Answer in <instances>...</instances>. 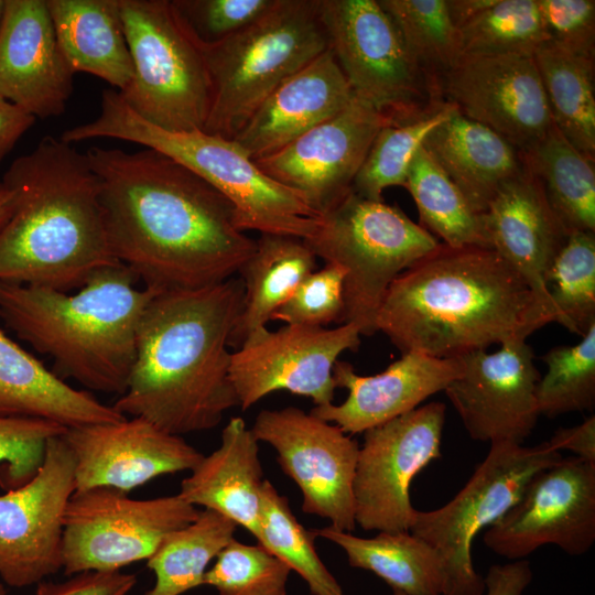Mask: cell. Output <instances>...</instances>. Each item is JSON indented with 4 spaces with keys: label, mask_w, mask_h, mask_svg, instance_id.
<instances>
[{
    "label": "cell",
    "mask_w": 595,
    "mask_h": 595,
    "mask_svg": "<svg viewBox=\"0 0 595 595\" xmlns=\"http://www.w3.org/2000/svg\"><path fill=\"white\" fill-rule=\"evenodd\" d=\"M405 188L418 207L420 226L442 238L443 244L491 248L483 214L469 206L422 145L411 160Z\"/></svg>",
    "instance_id": "e575fe53"
},
{
    "label": "cell",
    "mask_w": 595,
    "mask_h": 595,
    "mask_svg": "<svg viewBox=\"0 0 595 595\" xmlns=\"http://www.w3.org/2000/svg\"><path fill=\"white\" fill-rule=\"evenodd\" d=\"M291 569L261 544H246L235 538L206 571L204 585L219 595H286Z\"/></svg>",
    "instance_id": "b9f144b4"
},
{
    "label": "cell",
    "mask_w": 595,
    "mask_h": 595,
    "mask_svg": "<svg viewBox=\"0 0 595 595\" xmlns=\"http://www.w3.org/2000/svg\"><path fill=\"white\" fill-rule=\"evenodd\" d=\"M496 0H446L450 18L459 29L475 15L489 8Z\"/></svg>",
    "instance_id": "816d5d0a"
},
{
    "label": "cell",
    "mask_w": 595,
    "mask_h": 595,
    "mask_svg": "<svg viewBox=\"0 0 595 595\" xmlns=\"http://www.w3.org/2000/svg\"><path fill=\"white\" fill-rule=\"evenodd\" d=\"M521 155L541 182L549 205L567 235L595 232V160L575 149L554 125Z\"/></svg>",
    "instance_id": "d6a6232c"
},
{
    "label": "cell",
    "mask_w": 595,
    "mask_h": 595,
    "mask_svg": "<svg viewBox=\"0 0 595 595\" xmlns=\"http://www.w3.org/2000/svg\"><path fill=\"white\" fill-rule=\"evenodd\" d=\"M422 147L478 214L523 170L521 151L457 110L426 134Z\"/></svg>",
    "instance_id": "83f0119b"
},
{
    "label": "cell",
    "mask_w": 595,
    "mask_h": 595,
    "mask_svg": "<svg viewBox=\"0 0 595 595\" xmlns=\"http://www.w3.org/2000/svg\"><path fill=\"white\" fill-rule=\"evenodd\" d=\"M61 51L74 73L122 91L133 77L119 0H46Z\"/></svg>",
    "instance_id": "f1b7e54d"
},
{
    "label": "cell",
    "mask_w": 595,
    "mask_h": 595,
    "mask_svg": "<svg viewBox=\"0 0 595 595\" xmlns=\"http://www.w3.org/2000/svg\"><path fill=\"white\" fill-rule=\"evenodd\" d=\"M256 539L291 571L298 573L312 595H344L340 584L315 550V537L300 523L288 498L268 479H264L261 489Z\"/></svg>",
    "instance_id": "8d00e7d4"
},
{
    "label": "cell",
    "mask_w": 595,
    "mask_h": 595,
    "mask_svg": "<svg viewBox=\"0 0 595 595\" xmlns=\"http://www.w3.org/2000/svg\"><path fill=\"white\" fill-rule=\"evenodd\" d=\"M94 138L125 140L156 150L186 166L234 206L237 227L246 232L309 239L321 215L298 194L264 174L232 140L203 130L166 131L139 117L119 91L105 89L95 120L65 130L67 143Z\"/></svg>",
    "instance_id": "8992f818"
},
{
    "label": "cell",
    "mask_w": 595,
    "mask_h": 595,
    "mask_svg": "<svg viewBox=\"0 0 595 595\" xmlns=\"http://www.w3.org/2000/svg\"><path fill=\"white\" fill-rule=\"evenodd\" d=\"M458 30L463 55H533L549 42L537 0H496Z\"/></svg>",
    "instance_id": "f35d334b"
},
{
    "label": "cell",
    "mask_w": 595,
    "mask_h": 595,
    "mask_svg": "<svg viewBox=\"0 0 595 595\" xmlns=\"http://www.w3.org/2000/svg\"><path fill=\"white\" fill-rule=\"evenodd\" d=\"M491 248L529 284L553 322L547 275L567 239L539 178L526 166L506 181L483 214Z\"/></svg>",
    "instance_id": "cb8c5ba5"
},
{
    "label": "cell",
    "mask_w": 595,
    "mask_h": 595,
    "mask_svg": "<svg viewBox=\"0 0 595 595\" xmlns=\"http://www.w3.org/2000/svg\"><path fill=\"white\" fill-rule=\"evenodd\" d=\"M304 241L316 258L345 271L344 323L356 324L365 336L376 333V315L393 280L439 245L398 206L353 190L321 215Z\"/></svg>",
    "instance_id": "ba28073f"
},
{
    "label": "cell",
    "mask_w": 595,
    "mask_h": 595,
    "mask_svg": "<svg viewBox=\"0 0 595 595\" xmlns=\"http://www.w3.org/2000/svg\"><path fill=\"white\" fill-rule=\"evenodd\" d=\"M17 204V191L3 181H0V231L13 215Z\"/></svg>",
    "instance_id": "f5cc1de1"
},
{
    "label": "cell",
    "mask_w": 595,
    "mask_h": 595,
    "mask_svg": "<svg viewBox=\"0 0 595 595\" xmlns=\"http://www.w3.org/2000/svg\"><path fill=\"white\" fill-rule=\"evenodd\" d=\"M316 257L303 239L261 234L256 250L241 266L244 303L229 337L239 349L267 329L273 313L292 295L302 280L317 268Z\"/></svg>",
    "instance_id": "f546056e"
},
{
    "label": "cell",
    "mask_w": 595,
    "mask_h": 595,
    "mask_svg": "<svg viewBox=\"0 0 595 595\" xmlns=\"http://www.w3.org/2000/svg\"><path fill=\"white\" fill-rule=\"evenodd\" d=\"M239 526L209 509L167 534L147 560L154 585L142 595H182L204 585L209 563L235 538Z\"/></svg>",
    "instance_id": "836d02e7"
},
{
    "label": "cell",
    "mask_w": 595,
    "mask_h": 595,
    "mask_svg": "<svg viewBox=\"0 0 595 595\" xmlns=\"http://www.w3.org/2000/svg\"><path fill=\"white\" fill-rule=\"evenodd\" d=\"M75 493V462L63 436L48 440L37 473L0 495V577L12 587L63 567V520Z\"/></svg>",
    "instance_id": "2e32d148"
},
{
    "label": "cell",
    "mask_w": 595,
    "mask_h": 595,
    "mask_svg": "<svg viewBox=\"0 0 595 595\" xmlns=\"http://www.w3.org/2000/svg\"><path fill=\"white\" fill-rule=\"evenodd\" d=\"M204 43L224 39L267 13L277 0H173Z\"/></svg>",
    "instance_id": "f6af8a7d"
},
{
    "label": "cell",
    "mask_w": 595,
    "mask_h": 595,
    "mask_svg": "<svg viewBox=\"0 0 595 595\" xmlns=\"http://www.w3.org/2000/svg\"><path fill=\"white\" fill-rule=\"evenodd\" d=\"M549 323L532 289L493 248L439 242L393 280L375 327L402 354L443 359L526 340Z\"/></svg>",
    "instance_id": "3957f363"
},
{
    "label": "cell",
    "mask_w": 595,
    "mask_h": 595,
    "mask_svg": "<svg viewBox=\"0 0 595 595\" xmlns=\"http://www.w3.org/2000/svg\"><path fill=\"white\" fill-rule=\"evenodd\" d=\"M318 13L354 95L391 126L430 117L446 105L377 0H318Z\"/></svg>",
    "instance_id": "30bf717a"
},
{
    "label": "cell",
    "mask_w": 595,
    "mask_h": 595,
    "mask_svg": "<svg viewBox=\"0 0 595 595\" xmlns=\"http://www.w3.org/2000/svg\"><path fill=\"white\" fill-rule=\"evenodd\" d=\"M360 328L284 325L268 328L231 354L229 376L242 411L278 390L310 398L315 407L333 403V368L346 350L360 345Z\"/></svg>",
    "instance_id": "e0dca14e"
},
{
    "label": "cell",
    "mask_w": 595,
    "mask_h": 595,
    "mask_svg": "<svg viewBox=\"0 0 595 595\" xmlns=\"http://www.w3.org/2000/svg\"><path fill=\"white\" fill-rule=\"evenodd\" d=\"M549 43L595 55L594 0H537Z\"/></svg>",
    "instance_id": "bcb514c9"
},
{
    "label": "cell",
    "mask_w": 595,
    "mask_h": 595,
    "mask_svg": "<svg viewBox=\"0 0 595 595\" xmlns=\"http://www.w3.org/2000/svg\"><path fill=\"white\" fill-rule=\"evenodd\" d=\"M99 182L116 260L156 291L194 290L239 272L256 240L235 221L234 206L199 175L153 150L86 151Z\"/></svg>",
    "instance_id": "6da1fadb"
},
{
    "label": "cell",
    "mask_w": 595,
    "mask_h": 595,
    "mask_svg": "<svg viewBox=\"0 0 595 595\" xmlns=\"http://www.w3.org/2000/svg\"><path fill=\"white\" fill-rule=\"evenodd\" d=\"M137 576L120 571L83 572L67 581L37 583L35 595H128L137 584Z\"/></svg>",
    "instance_id": "7dc6e473"
},
{
    "label": "cell",
    "mask_w": 595,
    "mask_h": 595,
    "mask_svg": "<svg viewBox=\"0 0 595 595\" xmlns=\"http://www.w3.org/2000/svg\"><path fill=\"white\" fill-rule=\"evenodd\" d=\"M393 595H407V594H404L402 592H399V591H393Z\"/></svg>",
    "instance_id": "9f6ffc18"
},
{
    "label": "cell",
    "mask_w": 595,
    "mask_h": 595,
    "mask_svg": "<svg viewBox=\"0 0 595 595\" xmlns=\"http://www.w3.org/2000/svg\"><path fill=\"white\" fill-rule=\"evenodd\" d=\"M345 271L333 263L307 274L271 320L285 325L324 327L344 323Z\"/></svg>",
    "instance_id": "ee69618b"
},
{
    "label": "cell",
    "mask_w": 595,
    "mask_h": 595,
    "mask_svg": "<svg viewBox=\"0 0 595 595\" xmlns=\"http://www.w3.org/2000/svg\"><path fill=\"white\" fill-rule=\"evenodd\" d=\"M244 293L240 277L158 292L141 315L133 366L115 410L180 436L217 426L239 405L228 347Z\"/></svg>",
    "instance_id": "7a4b0ae2"
},
{
    "label": "cell",
    "mask_w": 595,
    "mask_h": 595,
    "mask_svg": "<svg viewBox=\"0 0 595 595\" xmlns=\"http://www.w3.org/2000/svg\"><path fill=\"white\" fill-rule=\"evenodd\" d=\"M562 457L549 442L534 446L490 443L487 456L453 499L434 510L415 509L410 532L439 553L445 572L444 595H484V577L472 560L473 540L518 501L537 473Z\"/></svg>",
    "instance_id": "8fae6325"
},
{
    "label": "cell",
    "mask_w": 595,
    "mask_h": 595,
    "mask_svg": "<svg viewBox=\"0 0 595 595\" xmlns=\"http://www.w3.org/2000/svg\"><path fill=\"white\" fill-rule=\"evenodd\" d=\"M500 346L491 354L462 356V371L444 392L473 440L522 444L540 416L536 389L541 376L526 340Z\"/></svg>",
    "instance_id": "ffe728a7"
},
{
    "label": "cell",
    "mask_w": 595,
    "mask_h": 595,
    "mask_svg": "<svg viewBox=\"0 0 595 595\" xmlns=\"http://www.w3.org/2000/svg\"><path fill=\"white\" fill-rule=\"evenodd\" d=\"M138 281L120 262L94 272L74 294L0 281V318L53 359L58 378L119 397L133 366L141 315L160 292L139 289Z\"/></svg>",
    "instance_id": "5b68a950"
},
{
    "label": "cell",
    "mask_w": 595,
    "mask_h": 595,
    "mask_svg": "<svg viewBox=\"0 0 595 595\" xmlns=\"http://www.w3.org/2000/svg\"><path fill=\"white\" fill-rule=\"evenodd\" d=\"M0 415L43 419L66 429L127 418L88 391L67 385L1 329Z\"/></svg>",
    "instance_id": "4316f807"
},
{
    "label": "cell",
    "mask_w": 595,
    "mask_h": 595,
    "mask_svg": "<svg viewBox=\"0 0 595 595\" xmlns=\"http://www.w3.org/2000/svg\"><path fill=\"white\" fill-rule=\"evenodd\" d=\"M4 1L6 0H0V25H1V20H2L3 10H4Z\"/></svg>",
    "instance_id": "db71d44e"
},
{
    "label": "cell",
    "mask_w": 595,
    "mask_h": 595,
    "mask_svg": "<svg viewBox=\"0 0 595 595\" xmlns=\"http://www.w3.org/2000/svg\"><path fill=\"white\" fill-rule=\"evenodd\" d=\"M548 442L559 452L570 451L575 457L595 464L594 414L578 425L558 429Z\"/></svg>",
    "instance_id": "681fc988"
},
{
    "label": "cell",
    "mask_w": 595,
    "mask_h": 595,
    "mask_svg": "<svg viewBox=\"0 0 595 595\" xmlns=\"http://www.w3.org/2000/svg\"><path fill=\"white\" fill-rule=\"evenodd\" d=\"M0 595H7L3 584L0 582Z\"/></svg>",
    "instance_id": "11a10c76"
},
{
    "label": "cell",
    "mask_w": 595,
    "mask_h": 595,
    "mask_svg": "<svg viewBox=\"0 0 595 595\" xmlns=\"http://www.w3.org/2000/svg\"><path fill=\"white\" fill-rule=\"evenodd\" d=\"M74 72L46 0H6L0 25V97L36 118L65 111Z\"/></svg>",
    "instance_id": "7402d4cb"
},
{
    "label": "cell",
    "mask_w": 595,
    "mask_h": 595,
    "mask_svg": "<svg viewBox=\"0 0 595 595\" xmlns=\"http://www.w3.org/2000/svg\"><path fill=\"white\" fill-rule=\"evenodd\" d=\"M533 58L553 125L575 149L595 160V55L548 42Z\"/></svg>",
    "instance_id": "1f68e13d"
},
{
    "label": "cell",
    "mask_w": 595,
    "mask_h": 595,
    "mask_svg": "<svg viewBox=\"0 0 595 595\" xmlns=\"http://www.w3.org/2000/svg\"><path fill=\"white\" fill-rule=\"evenodd\" d=\"M66 428L43 419L0 415V486L26 484L41 467L48 440Z\"/></svg>",
    "instance_id": "7bdbcfd3"
},
{
    "label": "cell",
    "mask_w": 595,
    "mask_h": 595,
    "mask_svg": "<svg viewBox=\"0 0 595 595\" xmlns=\"http://www.w3.org/2000/svg\"><path fill=\"white\" fill-rule=\"evenodd\" d=\"M354 97L327 48L280 84L232 140L253 161L266 158L342 111Z\"/></svg>",
    "instance_id": "d4e9b609"
},
{
    "label": "cell",
    "mask_w": 595,
    "mask_h": 595,
    "mask_svg": "<svg viewBox=\"0 0 595 595\" xmlns=\"http://www.w3.org/2000/svg\"><path fill=\"white\" fill-rule=\"evenodd\" d=\"M315 538L338 545L353 567L383 580L407 595H444L445 572L434 548L410 531L361 538L331 526L310 529Z\"/></svg>",
    "instance_id": "4dcf8cb0"
},
{
    "label": "cell",
    "mask_w": 595,
    "mask_h": 595,
    "mask_svg": "<svg viewBox=\"0 0 595 595\" xmlns=\"http://www.w3.org/2000/svg\"><path fill=\"white\" fill-rule=\"evenodd\" d=\"M418 66L440 90L442 77L463 56L459 30L446 0H377Z\"/></svg>",
    "instance_id": "d590c367"
},
{
    "label": "cell",
    "mask_w": 595,
    "mask_h": 595,
    "mask_svg": "<svg viewBox=\"0 0 595 595\" xmlns=\"http://www.w3.org/2000/svg\"><path fill=\"white\" fill-rule=\"evenodd\" d=\"M250 430L277 452L281 469L302 493L304 513L327 519L337 530H355L356 440L295 407L261 410Z\"/></svg>",
    "instance_id": "5bb4252c"
},
{
    "label": "cell",
    "mask_w": 595,
    "mask_h": 595,
    "mask_svg": "<svg viewBox=\"0 0 595 595\" xmlns=\"http://www.w3.org/2000/svg\"><path fill=\"white\" fill-rule=\"evenodd\" d=\"M133 64L119 91L147 122L166 131L204 130L212 99L203 42L173 1L119 0Z\"/></svg>",
    "instance_id": "9c48e42d"
},
{
    "label": "cell",
    "mask_w": 595,
    "mask_h": 595,
    "mask_svg": "<svg viewBox=\"0 0 595 595\" xmlns=\"http://www.w3.org/2000/svg\"><path fill=\"white\" fill-rule=\"evenodd\" d=\"M483 541L511 561L547 544L572 556L587 553L595 542V464L562 457L537 473Z\"/></svg>",
    "instance_id": "9a60e30c"
},
{
    "label": "cell",
    "mask_w": 595,
    "mask_h": 595,
    "mask_svg": "<svg viewBox=\"0 0 595 595\" xmlns=\"http://www.w3.org/2000/svg\"><path fill=\"white\" fill-rule=\"evenodd\" d=\"M553 322L578 336L595 324V232L567 239L547 275Z\"/></svg>",
    "instance_id": "74e56055"
},
{
    "label": "cell",
    "mask_w": 595,
    "mask_h": 595,
    "mask_svg": "<svg viewBox=\"0 0 595 595\" xmlns=\"http://www.w3.org/2000/svg\"><path fill=\"white\" fill-rule=\"evenodd\" d=\"M389 125L385 116L355 96L335 116L255 162L322 215L353 190L376 136Z\"/></svg>",
    "instance_id": "d6986e66"
},
{
    "label": "cell",
    "mask_w": 595,
    "mask_h": 595,
    "mask_svg": "<svg viewBox=\"0 0 595 595\" xmlns=\"http://www.w3.org/2000/svg\"><path fill=\"white\" fill-rule=\"evenodd\" d=\"M440 89L445 104L521 152L553 126L533 55H463L442 77Z\"/></svg>",
    "instance_id": "ac0fdd59"
},
{
    "label": "cell",
    "mask_w": 595,
    "mask_h": 595,
    "mask_svg": "<svg viewBox=\"0 0 595 595\" xmlns=\"http://www.w3.org/2000/svg\"><path fill=\"white\" fill-rule=\"evenodd\" d=\"M327 48L318 0H277L246 28L203 42L212 89L203 131L234 139L280 84Z\"/></svg>",
    "instance_id": "52a82bcc"
},
{
    "label": "cell",
    "mask_w": 595,
    "mask_h": 595,
    "mask_svg": "<svg viewBox=\"0 0 595 595\" xmlns=\"http://www.w3.org/2000/svg\"><path fill=\"white\" fill-rule=\"evenodd\" d=\"M2 181L17 191L18 204L0 231V281L68 292L118 263L86 152L46 136Z\"/></svg>",
    "instance_id": "277c9868"
},
{
    "label": "cell",
    "mask_w": 595,
    "mask_h": 595,
    "mask_svg": "<svg viewBox=\"0 0 595 595\" xmlns=\"http://www.w3.org/2000/svg\"><path fill=\"white\" fill-rule=\"evenodd\" d=\"M547 372L536 397L540 415L555 418L595 407V324L575 345L551 348L542 357Z\"/></svg>",
    "instance_id": "ab89813d"
},
{
    "label": "cell",
    "mask_w": 595,
    "mask_h": 595,
    "mask_svg": "<svg viewBox=\"0 0 595 595\" xmlns=\"http://www.w3.org/2000/svg\"><path fill=\"white\" fill-rule=\"evenodd\" d=\"M62 436L75 462V491L110 487L129 494L159 476L191 472L204 456L139 416L68 428Z\"/></svg>",
    "instance_id": "44dd1931"
},
{
    "label": "cell",
    "mask_w": 595,
    "mask_h": 595,
    "mask_svg": "<svg viewBox=\"0 0 595 595\" xmlns=\"http://www.w3.org/2000/svg\"><path fill=\"white\" fill-rule=\"evenodd\" d=\"M446 407L430 402L364 432L355 479V520L365 531H410V485L441 457Z\"/></svg>",
    "instance_id": "4fadbf2b"
},
{
    "label": "cell",
    "mask_w": 595,
    "mask_h": 595,
    "mask_svg": "<svg viewBox=\"0 0 595 595\" xmlns=\"http://www.w3.org/2000/svg\"><path fill=\"white\" fill-rule=\"evenodd\" d=\"M258 443L242 418H231L219 447L203 456L181 482L177 495L231 519L256 537L264 482Z\"/></svg>",
    "instance_id": "484cf974"
},
{
    "label": "cell",
    "mask_w": 595,
    "mask_h": 595,
    "mask_svg": "<svg viewBox=\"0 0 595 595\" xmlns=\"http://www.w3.org/2000/svg\"><path fill=\"white\" fill-rule=\"evenodd\" d=\"M456 108L446 104L434 115L399 126H385L376 136L357 173L353 191L358 195L382 201L389 186L405 187L408 170L426 134L447 119Z\"/></svg>",
    "instance_id": "60d3db41"
},
{
    "label": "cell",
    "mask_w": 595,
    "mask_h": 595,
    "mask_svg": "<svg viewBox=\"0 0 595 595\" xmlns=\"http://www.w3.org/2000/svg\"><path fill=\"white\" fill-rule=\"evenodd\" d=\"M533 577L530 562L526 559L489 567L485 582V595H522Z\"/></svg>",
    "instance_id": "c3c4849f"
},
{
    "label": "cell",
    "mask_w": 595,
    "mask_h": 595,
    "mask_svg": "<svg viewBox=\"0 0 595 595\" xmlns=\"http://www.w3.org/2000/svg\"><path fill=\"white\" fill-rule=\"evenodd\" d=\"M34 117L0 97V162L34 125Z\"/></svg>",
    "instance_id": "f907efd6"
},
{
    "label": "cell",
    "mask_w": 595,
    "mask_h": 595,
    "mask_svg": "<svg viewBox=\"0 0 595 595\" xmlns=\"http://www.w3.org/2000/svg\"><path fill=\"white\" fill-rule=\"evenodd\" d=\"M462 358H435L418 351L403 353L386 370L358 375L346 361L333 368L336 387L347 389L340 404L314 407L310 412L353 435L379 426L416 409L461 374Z\"/></svg>",
    "instance_id": "603a6c76"
},
{
    "label": "cell",
    "mask_w": 595,
    "mask_h": 595,
    "mask_svg": "<svg viewBox=\"0 0 595 595\" xmlns=\"http://www.w3.org/2000/svg\"><path fill=\"white\" fill-rule=\"evenodd\" d=\"M198 512L177 494L134 499L110 487L75 491L64 513L62 569L72 576L148 560L167 534Z\"/></svg>",
    "instance_id": "7c38bea8"
}]
</instances>
